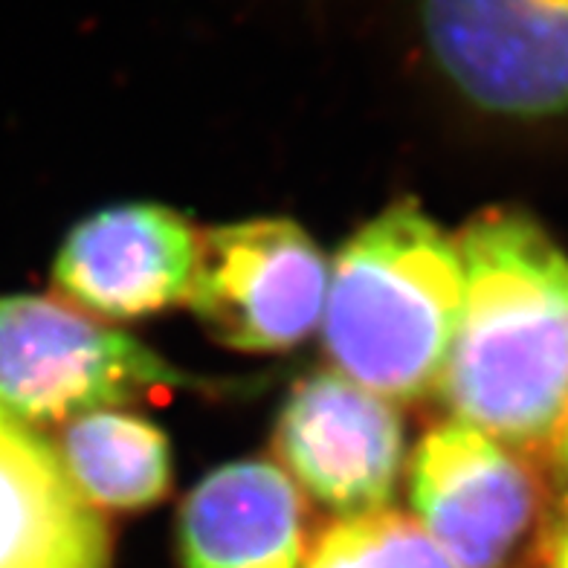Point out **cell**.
<instances>
[{
  "label": "cell",
  "mask_w": 568,
  "mask_h": 568,
  "mask_svg": "<svg viewBox=\"0 0 568 568\" xmlns=\"http://www.w3.org/2000/svg\"><path fill=\"white\" fill-rule=\"evenodd\" d=\"M455 247L462 311L443 401L496 441H540L568 409V258L511 209L479 214Z\"/></svg>",
  "instance_id": "6da1fadb"
},
{
  "label": "cell",
  "mask_w": 568,
  "mask_h": 568,
  "mask_svg": "<svg viewBox=\"0 0 568 568\" xmlns=\"http://www.w3.org/2000/svg\"><path fill=\"white\" fill-rule=\"evenodd\" d=\"M304 568H455L421 522L397 511H368L319 533Z\"/></svg>",
  "instance_id": "7c38bea8"
},
{
  "label": "cell",
  "mask_w": 568,
  "mask_h": 568,
  "mask_svg": "<svg viewBox=\"0 0 568 568\" xmlns=\"http://www.w3.org/2000/svg\"><path fill=\"white\" fill-rule=\"evenodd\" d=\"M197 235L174 209L122 204L73 226L53 279L79 308L105 319H140L186 302Z\"/></svg>",
  "instance_id": "ba28073f"
},
{
  "label": "cell",
  "mask_w": 568,
  "mask_h": 568,
  "mask_svg": "<svg viewBox=\"0 0 568 568\" xmlns=\"http://www.w3.org/2000/svg\"><path fill=\"white\" fill-rule=\"evenodd\" d=\"M218 386L61 302L0 299V406L26 424L73 421L143 394Z\"/></svg>",
  "instance_id": "3957f363"
},
{
  "label": "cell",
  "mask_w": 568,
  "mask_h": 568,
  "mask_svg": "<svg viewBox=\"0 0 568 568\" xmlns=\"http://www.w3.org/2000/svg\"><path fill=\"white\" fill-rule=\"evenodd\" d=\"M275 447L316 502L348 516L392 499L406 450L397 409L340 372L311 374L290 392Z\"/></svg>",
  "instance_id": "8992f818"
},
{
  "label": "cell",
  "mask_w": 568,
  "mask_h": 568,
  "mask_svg": "<svg viewBox=\"0 0 568 568\" xmlns=\"http://www.w3.org/2000/svg\"><path fill=\"white\" fill-rule=\"evenodd\" d=\"M418 18L473 105L519 119L568 111V0H418Z\"/></svg>",
  "instance_id": "5b68a950"
},
{
  "label": "cell",
  "mask_w": 568,
  "mask_h": 568,
  "mask_svg": "<svg viewBox=\"0 0 568 568\" xmlns=\"http://www.w3.org/2000/svg\"><path fill=\"white\" fill-rule=\"evenodd\" d=\"M111 533L53 443L0 406V568H107Z\"/></svg>",
  "instance_id": "9c48e42d"
},
{
  "label": "cell",
  "mask_w": 568,
  "mask_h": 568,
  "mask_svg": "<svg viewBox=\"0 0 568 568\" xmlns=\"http://www.w3.org/2000/svg\"><path fill=\"white\" fill-rule=\"evenodd\" d=\"M458 311V247L414 204H397L343 247L322 331L343 377L386 401H414L441 380Z\"/></svg>",
  "instance_id": "7a4b0ae2"
},
{
  "label": "cell",
  "mask_w": 568,
  "mask_h": 568,
  "mask_svg": "<svg viewBox=\"0 0 568 568\" xmlns=\"http://www.w3.org/2000/svg\"><path fill=\"white\" fill-rule=\"evenodd\" d=\"M186 568H304L302 502L267 462H235L197 484L180 511Z\"/></svg>",
  "instance_id": "30bf717a"
},
{
  "label": "cell",
  "mask_w": 568,
  "mask_h": 568,
  "mask_svg": "<svg viewBox=\"0 0 568 568\" xmlns=\"http://www.w3.org/2000/svg\"><path fill=\"white\" fill-rule=\"evenodd\" d=\"M548 568H568V519L554 533V543L548 548Z\"/></svg>",
  "instance_id": "4fadbf2b"
},
{
  "label": "cell",
  "mask_w": 568,
  "mask_h": 568,
  "mask_svg": "<svg viewBox=\"0 0 568 568\" xmlns=\"http://www.w3.org/2000/svg\"><path fill=\"white\" fill-rule=\"evenodd\" d=\"M563 435H560V458H563V467H565V473H568V409H565V414H563Z\"/></svg>",
  "instance_id": "5bb4252c"
},
{
  "label": "cell",
  "mask_w": 568,
  "mask_h": 568,
  "mask_svg": "<svg viewBox=\"0 0 568 568\" xmlns=\"http://www.w3.org/2000/svg\"><path fill=\"white\" fill-rule=\"evenodd\" d=\"M328 275L325 258L302 226L255 218L197 235L186 302L226 348L284 351L319 325Z\"/></svg>",
  "instance_id": "277c9868"
},
{
  "label": "cell",
  "mask_w": 568,
  "mask_h": 568,
  "mask_svg": "<svg viewBox=\"0 0 568 568\" xmlns=\"http://www.w3.org/2000/svg\"><path fill=\"white\" fill-rule=\"evenodd\" d=\"M412 504L455 568H499L531 528L536 490L502 441L453 421L412 455Z\"/></svg>",
  "instance_id": "52a82bcc"
},
{
  "label": "cell",
  "mask_w": 568,
  "mask_h": 568,
  "mask_svg": "<svg viewBox=\"0 0 568 568\" xmlns=\"http://www.w3.org/2000/svg\"><path fill=\"white\" fill-rule=\"evenodd\" d=\"M58 455L94 508H145L160 502L172 482L165 435L136 414L102 409L73 418L61 435Z\"/></svg>",
  "instance_id": "8fae6325"
}]
</instances>
